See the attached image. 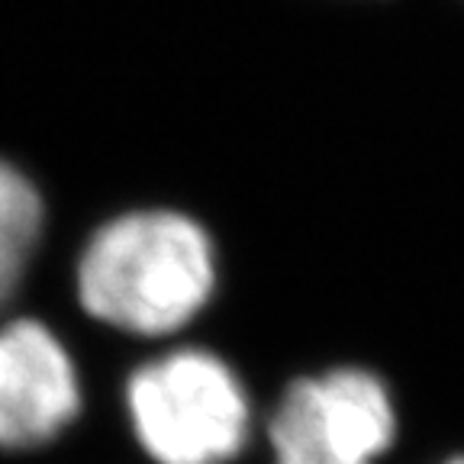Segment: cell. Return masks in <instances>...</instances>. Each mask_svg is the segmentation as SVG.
I'll return each instance as SVG.
<instances>
[{
	"label": "cell",
	"mask_w": 464,
	"mask_h": 464,
	"mask_svg": "<svg viewBox=\"0 0 464 464\" xmlns=\"http://www.w3.org/2000/svg\"><path fill=\"white\" fill-rule=\"evenodd\" d=\"M449 464H464V458H455V461H449Z\"/></svg>",
	"instance_id": "obj_6"
},
{
	"label": "cell",
	"mask_w": 464,
	"mask_h": 464,
	"mask_svg": "<svg viewBox=\"0 0 464 464\" xmlns=\"http://www.w3.org/2000/svg\"><path fill=\"white\" fill-rule=\"evenodd\" d=\"M45 207L36 184L0 159V310L14 300L43 239Z\"/></svg>",
	"instance_id": "obj_5"
},
{
	"label": "cell",
	"mask_w": 464,
	"mask_h": 464,
	"mask_svg": "<svg viewBox=\"0 0 464 464\" xmlns=\"http://www.w3.org/2000/svg\"><path fill=\"white\" fill-rule=\"evenodd\" d=\"M81 410V381L68 348L36 319L0 326V449L52 442Z\"/></svg>",
	"instance_id": "obj_4"
},
{
	"label": "cell",
	"mask_w": 464,
	"mask_h": 464,
	"mask_svg": "<svg viewBox=\"0 0 464 464\" xmlns=\"http://www.w3.org/2000/svg\"><path fill=\"white\" fill-rule=\"evenodd\" d=\"M126 410L155 464H229L252 432L246 387L207 348H174L132 371Z\"/></svg>",
	"instance_id": "obj_2"
},
{
	"label": "cell",
	"mask_w": 464,
	"mask_h": 464,
	"mask_svg": "<svg viewBox=\"0 0 464 464\" xmlns=\"http://www.w3.org/2000/svg\"><path fill=\"white\" fill-rule=\"evenodd\" d=\"M217 287V252L197 219L136 210L110 219L78 261V297L94 319L132 335L188 326Z\"/></svg>",
	"instance_id": "obj_1"
},
{
	"label": "cell",
	"mask_w": 464,
	"mask_h": 464,
	"mask_svg": "<svg viewBox=\"0 0 464 464\" xmlns=\"http://www.w3.org/2000/svg\"><path fill=\"white\" fill-rule=\"evenodd\" d=\"M393 432L391 391L364 368L300 377L268 422L275 464H371L391 449Z\"/></svg>",
	"instance_id": "obj_3"
}]
</instances>
